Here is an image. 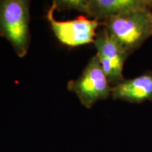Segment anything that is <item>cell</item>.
<instances>
[{
  "mask_svg": "<svg viewBox=\"0 0 152 152\" xmlns=\"http://www.w3.org/2000/svg\"><path fill=\"white\" fill-rule=\"evenodd\" d=\"M112 37L130 54L152 36V9H146L101 22Z\"/></svg>",
  "mask_w": 152,
  "mask_h": 152,
  "instance_id": "cell-1",
  "label": "cell"
},
{
  "mask_svg": "<svg viewBox=\"0 0 152 152\" xmlns=\"http://www.w3.org/2000/svg\"><path fill=\"white\" fill-rule=\"evenodd\" d=\"M30 3L26 0H0V35L22 58L29 49Z\"/></svg>",
  "mask_w": 152,
  "mask_h": 152,
  "instance_id": "cell-2",
  "label": "cell"
},
{
  "mask_svg": "<svg viewBox=\"0 0 152 152\" xmlns=\"http://www.w3.org/2000/svg\"><path fill=\"white\" fill-rule=\"evenodd\" d=\"M68 89L75 93L87 109H90L99 101L106 99L111 96L112 87L103 71L97 55L90 58L78 79L68 82Z\"/></svg>",
  "mask_w": 152,
  "mask_h": 152,
  "instance_id": "cell-3",
  "label": "cell"
},
{
  "mask_svg": "<svg viewBox=\"0 0 152 152\" xmlns=\"http://www.w3.org/2000/svg\"><path fill=\"white\" fill-rule=\"evenodd\" d=\"M56 7L52 3L47 14V18L55 36L61 42L69 47H77L94 42L96 30L101 22L80 16L73 20L58 21L54 17Z\"/></svg>",
  "mask_w": 152,
  "mask_h": 152,
  "instance_id": "cell-4",
  "label": "cell"
},
{
  "mask_svg": "<svg viewBox=\"0 0 152 152\" xmlns=\"http://www.w3.org/2000/svg\"><path fill=\"white\" fill-rule=\"evenodd\" d=\"M93 43L97 50L96 55L103 71L112 87L124 80L123 71L125 61L129 56L128 52L104 28L96 32Z\"/></svg>",
  "mask_w": 152,
  "mask_h": 152,
  "instance_id": "cell-5",
  "label": "cell"
},
{
  "mask_svg": "<svg viewBox=\"0 0 152 152\" xmlns=\"http://www.w3.org/2000/svg\"><path fill=\"white\" fill-rule=\"evenodd\" d=\"M146 9H152V0H88L86 14L102 22Z\"/></svg>",
  "mask_w": 152,
  "mask_h": 152,
  "instance_id": "cell-6",
  "label": "cell"
},
{
  "mask_svg": "<svg viewBox=\"0 0 152 152\" xmlns=\"http://www.w3.org/2000/svg\"><path fill=\"white\" fill-rule=\"evenodd\" d=\"M111 96L130 103L152 102V73H144L134 78L124 80L112 87Z\"/></svg>",
  "mask_w": 152,
  "mask_h": 152,
  "instance_id": "cell-7",
  "label": "cell"
},
{
  "mask_svg": "<svg viewBox=\"0 0 152 152\" xmlns=\"http://www.w3.org/2000/svg\"><path fill=\"white\" fill-rule=\"evenodd\" d=\"M54 3L56 10H76L87 14L88 0H56Z\"/></svg>",
  "mask_w": 152,
  "mask_h": 152,
  "instance_id": "cell-8",
  "label": "cell"
}]
</instances>
